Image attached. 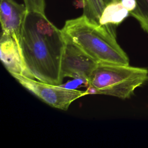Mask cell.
I'll use <instances>...</instances> for the list:
<instances>
[{"instance_id":"cell-1","label":"cell","mask_w":148,"mask_h":148,"mask_svg":"<svg viewBox=\"0 0 148 148\" xmlns=\"http://www.w3.org/2000/svg\"><path fill=\"white\" fill-rule=\"evenodd\" d=\"M65 40L61 29L36 12L26 13L20 36L25 65L34 79L60 85L63 77L61 65Z\"/></svg>"},{"instance_id":"cell-2","label":"cell","mask_w":148,"mask_h":148,"mask_svg":"<svg viewBox=\"0 0 148 148\" xmlns=\"http://www.w3.org/2000/svg\"><path fill=\"white\" fill-rule=\"evenodd\" d=\"M116 27L102 25L85 15L68 20L63 35L99 63L130 65V60L116 40Z\"/></svg>"},{"instance_id":"cell-3","label":"cell","mask_w":148,"mask_h":148,"mask_svg":"<svg viewBox=\"0 0 148 148\" xmlns=\"http://www.w3.org/2000/svg\"><path fill=\"white\" fill-rule=\"evenodd\" d=\"M148 82L145 68L99 63L87 83L88 94H103L122 99L130 98L135 90Z\"/></svg>"},{"instance_id":"cell-4","label":"cell","mask_w":148,"mask_h":148,"mask_svg":"<svg viewBox=\"0 0 148 148\" xmlns=\"http://www.w3.org/2000/svg\"><path fill=\"white\" fill-rule=\"evenodd\" d=\"M23 87L50 106L67 110L71 104L78 98L87 94V91L66 88L40 82L23 75H11Z\"/></svg>"},{"instance_id":"cell-5","label":"cell","mask_w":148,"mask_h":148,"mask_svg":"<svg viewBox=\"0 0 148 148\" xmlns=\"http://www.w3.org/2000/svg\"><path fill=\"white\" fill-rule=\"evenodd\" d=\"M64 38L65 43L61 65L62 77L79 79L87 83L99 62L69 38L65 36Z\"/></svg>"},{"instance_id":"cell-6","label":"cell","mask_w":148,"mask_h":148,"mask_svg":"<svg viewBox=\"0 0 148 148\" xmlns=\"http://www.w3.org/2000/svg\"><path fill=\"white\" fill-rule=\"evenodd\" d=\"M0 58L10 75L17 74L34 79L25 65L20 43L3 32L0 41Z\"/></svg>"},{"instance_id":"cell-7","label":"cell","mask_w":148,"mask_h":148,"mask_svg":"<svg viewBox=\"0 0 148 148\" xmlns=\"http://www.w3.org/2000/svg\"><path fill=\"white\" fill-rule=\"evenodd\" d=\"M27 10L24 3L14 0H0L2 32L12 36L20 43V36Z\"/></svg>"},{"instance_id":"cell-8","label":"cell","mask_w":148,"mask_h":148,"mask_svg":"<svg viewBox=\"0 0 148 148\" xmlns=\"http://www.w3.org/2000/svg\"><path fill=\"white\" fill-rule=\"evenodd\" d=\"M130 15L129 11L120 2L108 3L105 7L98 24L106 26H118Z\"/></svg>"},{"instance_id":"cell-9","label":"cell","mask_w":148,"mask_h":148,"mask_svg":"<svg viewBox=\"0 0 148 148\" xmlns=\"http://www.w3.org/2000/svg\"><path fill=\"white\" fill-rule=\"evenodd\" d=\"M121 0H104L106 5L112 2H120ZM136 9L130 13V15L135 18L139 23L140 28L148 34V0H136Z\"/></svg>"},{"instance_id":"cell-10","label":"cell","mask_w":148,"mask_h":148,"mask_svg":"<svg viewBox=\"0 0 148 148\" xmlns=\"http://www.w3.org/2000/svg\"><path fill=\"white\" fill-rule=\"evenodd\" d=\"M82 3L83 14L98 23L101 14L106 6L104 0H82Z\"/></svg>"},{"instance_id":"cell-11","label":"cell","mask_w":148,"mask_h":148,"mask_svg":"<svg viewBox=\"0 0 148 148\" xmlns=\"http://www.w3.org/2000/svg\"><path fill=\"white\" fill-rule=\"evenodd\" d=\"M28 12H36L45 14V0H23Z\"/></svg>"},{"instance_id":"cell-12","label":"cell","mask_w":148,"mask_h":148,"mask_svg":"<svg viewBox=\"0 0 148 148\" xmlns=\"http://www.w3.org/2000/svg\"><path fill=\"white\" fill-rule=\"evenodd\" d=\"M120 2L123 6L129 11L130 14L136 9L137 6L136 0H121Z\"/></svg>"}]
</instances>
